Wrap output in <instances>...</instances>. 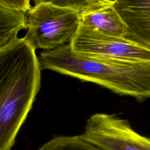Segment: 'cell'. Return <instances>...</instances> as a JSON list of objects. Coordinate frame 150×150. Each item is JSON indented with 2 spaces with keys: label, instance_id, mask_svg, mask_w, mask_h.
I'll list each match as a JSON object with an SVG mask.
<instances>
[{
  "label": "cell",
  "instance_id": "cell-3",
  "mask_svg": "<svg viewBox=\"0 0 150 150\" xmlns=\"http://www.w3.org/2000/svg\"><path fill=\"white\" fill-rule=\"evenodd\" d=\"M25 37L35 49H53L69 43L81 23V13L51 3L35 5L26 12Z\"/></svg>",
  "mask_w": 150,
  "mask_h": 150
},
{
  "label": "cell",
  "instance_id": "cell-8",
  "mask_svg": "<svg viewBox=\"0 0 150 150\" xmlns=\"http://www.w3.org/2000/svg\"><path fill=\"white\" fill-rule=\"evenodd\" d=\"M26 13L0 5V47L18 37L26 29Z\"/></svg>",
  "mask_w": 150,
  "mask_h": 150
},
{
  "label": "cell",
  "instance_id": "cell-5",
  "mask_svg": "<svg viewBox=\"0 0 150 150\" xmlns=\"http://www.w3.org/2000/svg\"><path fill=\"white\" fill-rule=\"evenodd\" d=\"M83 138L103 150H150V138L115 114L96 113L87 121Z\"/></svg>",
  "mask_w": 150,
  "mask_h": 150
},
{
  "label": "cell",
  "instance_id": "cell-11",
  "mask_svg": "<svg viewBox=\"0 0 150 150\" xmlns=\"http://www.w3.org/2000/svg\"><path fill=\"white\" fill-rule=\"evenodd\" d=\"M0 5L5 8L24 13H26L31 8L30 0H0Z\"/></svg>",
  "mask_w": 150,
  "mask_h": 150
},
{
  "label": "cell",
  "instance_id": "cell-7",
  "mask_svg": "<svg viewBox=\"0 0 150 150\" xmlns=\"http://www.w3.org/2000/svg\"><path fill=\"white\" fill-rule=\"evenodd\" d=\"M80 23L108 36H128L127 27L114 8L113 3L81 14Z\"/></svg>",
  "mask_w": 150,
  "mask_h": 150
},
{
  "label": "cell",
  "instance_id": "cell-4",
  "mask_svg": "<svg viewBox=\"0 0 150 150\" xmlns=\"http://www.w3.org/2000/svg\"><path fill=\"white\" fill-rule=\"evenodd\" d=\"M69 43L74 52L88 57L150 62V47L127 38L105 35L81 23Z\"/></svg>",
  "mask_w": 150,
  "mask_h": 150
},
{
  "label": "cell",
  "instance_id": "cell-2",
  "mask_svg": "<svg viewBox=\"0 0 150 150\" xmlns=\"http://www.w3.org/2000/svg\"><path fill=\"white\" fill-rule=\"evenodd\" d=\"M38 60L41 70L94 83L139 100L150 98V62L88 57L74 52L70 43L43 50Z\"/></svg>",
  "mask_w": 150,
  "mask_h": 150
},
{
  "label": "cell",
  "instance_id": "cell-1",
  "mask_svg": "<svg viewBox=\"0 0 150 150\" xmlns=\"http://www.w3.org/2000/svg\"><path fill=\"white\" fill-rule=\"evenodd\" d=\"M36 49L24 36L0 47V150H11L41 83Z\"/></svg>",
  "mask_w": 150,
  "mask_h": 150
},
{
  "label": "cell",
  "instance_id": "cell-9",
  "mask_svg": "<svg viewBox=\"0 0 150 150\" xmlns=\"http://www.w3.org/2000/svg\"><path fill=\"white\" fill-rule=\"evenodd\" d=\"M38 150H103L80 135L54 137Z\"/></svg>",
  "mask_w": 150,
  "mask_h": 150
},
{
  "label": "cell",
  "instance_id": "cell-6",
  "mask_svg": "<svg viewBox=\"0 0 150 150\" xmlns=\"http://www.w3.org/2000/svg\"><path fill=\"white\" fill-rule=\"evenodd\" d=\"M128 31L127 38L150 47V0H114Z\"/></svg>",
  "mask_w": 150,
  "mask_h": 150
},
{
  "label": "cell",
  "instance_id": "cell-10",
  "mask_svg": "<svg viewBox=\"0 0 150 150\" xmlns=\"http://www.w3.org/2000/svg\"><path fill=\"white\" fill-rule=\"evenodd\" d=\"M33 1L35 5L40 3H51L70 8L77 11L81 15L111 4L114 0H33Z\"/></svg>",
  "mask_w": 150,
  "mask_h": 150
}]
</instances>
